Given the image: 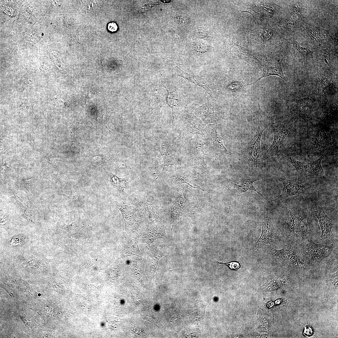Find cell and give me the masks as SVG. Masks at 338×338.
I'll use <instances>...</instances> for the list:
<instances>
[{
  "mask_svg": "<svg viewBox=\"0 0 338 338\" xmlns=\"http://www.w3.org/2000/svg\"><path fill=\"white\" fill-rule=\"evenodd\" d=\"M108 28L110 31L111 32H114L117 30L118 27L116 23L114 22H111L108 24Z\"/></svg>",
  "mask_w": 338,
  "mask_h": 338,
  "instance_id": "cell-40",
  "label": "cell"
},
{
  "mask_svg": "<svg viewBox=\"0 0 338 338\" xmlns=\"http://www.w3.org/2000/svg\"><path fill=\"white\" fill-rule=\"evenodd\" d=\"M335 247L334 243L325 245L316 243L311 238L303 242L300 246L302 257L305 264H318L329 257Z\"/></svg>",
  "mask_w": 338,
  "mask_h": 338,
  "instance_id": "cell-3",
  "label": "cell"
},
{
  "mask_svg": "<svg viewBox=\"0 0 338 338\" xmlns=\"http://www.w3.org/2000/svg\"><path fill=\"white\" fill-rule=\"evenodd\" d=\"M194 48L196 51L202 53L208 51L210 49V47L205 43L202 41H199L195 43Z\"/></svg>",
  "mask_w": 338,
  "mask_h": 338,
  "instance_id": "cell-34",
  "label": "cell"
},
{
  "mask_svg": "<svg viewBox=\"0 0 338 338\" xmlns=\"http://www.w3.org/2000/svg\"><path fill=\"white\" fill-rule=\"evenodd\" d=\"M188 204L187 200L183 195L181 194L177 195L171 209L172 227L188 210L189 207Z\"/></svg>",
  "mask_w": 338,
  "mask_h": 338,
  "instance_id": "cell-22",
  "label": "cell"
},
{
  "mask_svg": "<svg viewBox=\"0 0 338 338\" xmlns=\"http://www.w3.org/2000/svg\"><path fill=\"white\" fill-rule=\"evenodd\" d=\"M174 18L178 23H187L190 21L189 18L185 15L177 16H175Z\"/></svg>",
  "mask_w": 338,
  "mask_h": 338,
  "instance_id": "cell-38",
  "label": "cell"
},
{
  "mask_svg": "<svg viewBox=\"0 0 338 338\" xmlns=\"http://www.w3.org/2000/svg\"><path fill=\"white\" fill-rule=\"evenodd\" d=\"M162 253L160 249L156 247L151 246L148 253L147 261L150 266V271L154 276L159 260L162 256Z\"/></svg>",
  "mask_w": 338,
  "mask_h": 338,
  "instance_id": "cell-28",
  "label": "cell"
},
{
  "mask_svg": "<svg viewBox=\"0 0 338 338\" xmlns=\"http://www.w3.org/2000/svg\"><path fill=\"white\" fill-rule=\"evenodd\" d=\"M264 130V127L260 116L259 124L253 137L241 151L249 170L257 168L261 159L260 141Z\"/></svg>",
  "mask_w": 338,
  "mask_h": 338,
  "instance_id": "cell-5",
  "label": "cell"
},
{
  "mask_svg": "<svg viewBox=\"0 0 338 338\" xmlns=\"http://www.w3.org/2000/svg\"><path fill=\"white\" fill-rule=\"evenodd\" d=\"M228 51L231 54L238 57L258 69L261 68L262 64L255 54L252 51L240 46L232 41L228 45Z\"/></svg>",
  "mask_w": 338,
  "mask_h": 338,
  "instance_id": "cell-12",
  "label": "cell"
},
{
  "mask_svg": "<svg viewBox=\"0 0 338 338\" xmlns=\"http://www.w3.org/2000/svg\"><path fill=\"white\" fill-rule=\"evenodd\" d=\"M215 263L218 264H224L228 266L231 269L237 270L239 268L240 266L239 264L235 261H231L227 263L219 262L218 261H215Z\"/></svg>",
  "mask_w": 338,
  "mask_h": 338,
  "instance_id": "cell-37",
  "label": "cell"
},
{
  "mask_svg": "<svg viewBox=\"0 0 338 338\" xmlns=\"http://www.w3.org/2000/svg\"><path fill=\"white\" fill-rule=\"evenodd\" d=\"M257 181L256 179L239 178L231 179L229 180L231 185L236 190L238 193L246 192L248 190H252L263 197L262 194L257 191L253 185V182Z\"/></svg>",
  "mask_w": 338,
  "mask_h": 338,
  "instance_id": "cell-26",
  "label": "cell"
},
{
  "mask_svg": "<svg viewBox=\"0 0 338 338\" xmlns=\"http://www.w3.org/2000/svg\"><path fill=\"white\" fill-rule=\"evenodd\" d=\"M108 177L110 183L114 188L121 191L126 188L128 182L125 180L120 178L112 173L108 174Z\"/></svg>",
  "mask_w": 338,
  "mask_h": 338,
  "instance_id": "cell-32",
  "label": "cell"
},
{
  "mask_svg": "<svg viewBox=\"0 0 338 338\" xmlns=\"http://www.w3.org/2000/svg\"><path fill=\"white\" fill-rule=\"evenodd\" d=\"M178 115L177 126L181 141L192 138L196 135L203 136L206 124L196 115L192 110L185 108Z\"/></svg>",
  "mask_w": 338,
  "mask_h": 338,
  "instance_id": "cell-2",
  "label": "cell"
},
{
  "mask_svg": "<svg viewBox=\"0 0 338 338\" xmlns=\"http://www.w3.org/2000/svg\"><path fill=\"white\" fill-rule=\"evenodd\" d=\"M206 143L204 138L193 137L182 141L180 146L181 155L190 166L199 169H206L207 166L204 161L205 154L203 148Z\"/></svg>",
  "mask_w": 338,
  "mask_h": 338,
  "instance_id": "cell-1",
  "label": "cell"
},
{
  "mask_svg": "<svg viewBox=\"0 0 338 338\" xmlns=\"http://www.w3.org/2000/svg\"><path fill=\"white\" fill-rule=\"evenodd\" d=\"M157 146L164 161L163 171L165 166L168 167L175 164L177 146L175 143L167 139L158 141Z\"/></svg>",
  "mask_w": 338,
  "mask_h": 338,
  "instance_id": "cell-15",
  "label": "cell"
},
{
  "mask_svg": "<svg viewBox=\"0 0 338 338\" xmlns=\"http://www.w3.org/2000/svg\"><path fill=\"white\" fill-rule=\"evenodd\" d=\"M279 179L283 185L282 193L277 198L270 202L305 194L309 190V185L301 180L297 179L287 180L282 178Z\"/></svg>",
  "mask_w": 338,
  "mask_h": 338,
  "instance_id": "cell-10",
  "label": "cell"
},
{
  "mask_svg": "<svg viewBox=\"0 0 338 338\" xmlns=\"http://www.w3.org/2000/svg\"><path fill=\"white\" fill-rule=\"evenodd\" d=\"M305 37L309 42L317 44L325 43L330 37V31L320 27L308 24L303 25L302 28Z\"/></svg>",
  "mask_w": 338,
  "mask_h": 338,
  "instance_id": "cell-16",
  "label": "cell"
},
{
  "mask_svg": "<svg viewBox=\"0 0 338 338\" xmlns=\"http://www.w3.org/2000/svg\"><path fill=\"white\" fill-rule=\"evenodd\" d=\"M316 85L318 87L321 93L325 96L332 97L337 92L336 83L324 72L320 73Z\"/></svg>",
  "mask_w": 338,
  "mask_h": 338,
  "instance_id": "cell-21",
  "label": "cell"
},
{
  "mask_svg": "<svg viewBox=\"0 0 338 338\" xmlns=\"http://www.w3.org/2000/svg\"><path fill=\"white\" fill-rule=\"evenodd\" d=\"M289 130L283 125H279L274 130V139L265 152L264 157L267 159L278 153L279 148L289 134Z\"/></svg>",
  "mask_w": 338,
  "mask_h": 338,
  "instance_id": "cell-19",
  "label": "cell"
},
{
  "mask_svg": "<svg viewBox=\"0 0 338 338\" xmlns=\"http://www.w3.org/2000/svg\"><path fill=\"white\" fill-rule=\"evenodd\" d=\"M277 155L281 160L284 161L292 169L301 173H309L308 164L298 161L291 157L283 154H277Z\"/></svg>",
  "mask_w": 338,
  "mask_h": 338,
  "instance_id": "cell-27",
  "label": "cell"
},
{
  "mask_svg": "<svg viewBox=\"0 0 338 338\" xmlns=\"http://www.w3.org/2000/svg\"><path fill=\"white\" fill-rule=\"evenodd\" d=\"M238 76H223L219 83L220 90L223 93L228 95L238 94L245 87L248 86Z\"/></svg>",
  "mask_w": 338,
  "mask_h": 338,
  "instance_id": "cell-14",
  "label": "cell"
},
{
  "mask_svg": "<svg viewBox=\"0 0 338 338\" xmlns=\"http://www.w3.org/2000/svg\"><path fill=\"white\" fill-rule=\"evenodd\" d=\"M304 333L306 336H311L313 334V330L310 326H307L305 328Z\"/></svg>",
  "mask_w": 338,
  "mask_h": 338,
  "instance_id": "cell-41",
  "label": "cell"
},
{
  "mask_svg": "<svg viewBox=\"0 0 338 338\" xmlns=\"http://www.w3.org/2000/svg\"><path fill=\"white\" fill-rule=\"evenodd\" d=\"M90 165L92 168L95 169L105 163H109L112 160L111 152L109 151L107 153L90 157Z\"/></svg>",
  "mask_w": 338,
  "mask_h": 338,
  "instance_id": "cell-30",
  "label": "cell"
},
{
  "mask_svg": "<svg viewBox=\"0 0 338 338\" xmlns=\"http://www.w3.org/2000/svg\"><path fill=\"white\" fill-rule=\"evenodd\" d=\"M316 88L308 96L297 99L294 105L287 116V118L292 120L299 118L308 113L316 100Z\"/></svg>",
  "mask_w": 338,
  "mask_h": 338,
  "instance_id": "cell-9",
  "label": "cell"
},
{
  "mask_svg": "<svg viewBox=\"0 0 338 338\" xmlns=\"http://www.w3.org/2000/svg\"><path fill=\"white\" fill-rule=\"evenodd\" d=\"M333 143L332 134L318 129L315 131L312 139L310 150L314 152H324L332 146Z\"/></svg>",
  "mask_w": 338,
  "mask_h": 338,
  "instance_id": "cell-11",
  "label": "cell"
},
{
  "mask_svg": "<svg viewBox=\"0 0 338 338\" xmlns=\"http://www.w3.org/2000/svg\"><path fill=\"white\" fill-rule=\"evenodd\" d=\"M204 139L211 151L216 153L232 155L234 154L228 150L218 131L217 123L206 124L204 130Z\"/></svg>",
  "mask_w": 338,
  "mask_h": 338,
  "instance_id": "cell-7",
  "label": "cell"
},
{
  "mask_svg": "<svg viewBox=\"0 0 338 338\" xmlns=\"http://www.w3.org/2000/svg\"><path fill=\"white\" fill-rule=\"evenodd\" d=\"M176 72L178 75L195 85L202 88L207 93L213 98L212 93L207 85L206 81L200 75H192L186 73L177 67H175Z\"/></svg>",
  "mask_w": 338,
  "mask_h": 338,
  "instance_id": "cell-25",
  "label": "cell"
},
{
  "mask_svg": "<svg viewBox=\"0 0 338 338\" xmlns=\"http://www.w3.org/2000/svg\"><path fill=\"white\" fill-rule=\"evenodd\" d=\"M290 242L282 249H276L271 247L269 251L273 257L284 266L290 268H304L305 264L302 257L300 247Z\"/></svg>",
  "mask_w": 338,
  "mask_h": 338,
  "instance_id": "cell-4",
  "label": "cell"
},
{
  "mask_svg": "<svg viewBox=\"0 0 338 338\" xmlns=\"http://www.w3.org/2000/svg\"><path fill=\"white\" fill-rule=\"evenodd\" d=\"M196 115L206 124L217 123L225 117L226 110L212 102H206L192 110Z\"/></svg>",
  "mask_w": 338,
  "mask_h": 338,
  "instance_id": "cell-6",
  "label": "cell"
},
{
  "mask_svg": "<svg viewBox=\"0 0 338 338\" xmlns=\"http://www.w3.org/2000/svg\"><path fill=\"white\" fill-rule=\"evenodd\" d=\"M273 32L270 28H267L264 31L263 33V38L265 40L270 38L273 35Z\"/></svg>",
  "mask_w": 338,
  "mask_h": 338,
  "instance_id": "cell-39",
  "label": "cell"
},
{
  "mask_svg": "<svg viewBox=\"0 0 338 338\" xmlns=\"http://www.w3.org/2000/svg\"><path fill=\"white\" fill-rule=\"evenodd\" d=\"M323 156H321L317 160L308 164L309 173L318 177H324L325 174L321 165Z\"/></svg>",
  "mask_w": 338,
  "mask_h": 338,
  "instance_id": "cell-29",
  "label": "cell"
},
{
  "mask_svg": "<svg viewBox=\"0 0 338 338\" xmlns=\"http://www.w3.org/2000/svg\"><path fill=\"white\" fill-rule=\"evenodd\" d=\"M296 232L298 238L302 242L311 238L312 235V227L308 218L304 214L296 216Z\"/></svg>",
  "mask_w": 338,
  "mask_h": 338,
  "instance_id": "cell-23",
  "label": "cell"
},
{
  "mask_svg": "<svg viewBox=\"0 0 338 338\" xmlns=\"http://www.w3.org/2000/svg\"><path fill=\"white\" fill-rule=\"evenodd\" d=\"M194 34L200 38L207 39L209 38L207 33L204 29L200 28H197L195 30Z\"/></svg>",
  "mask_w": 338,
  "mask_h": 338,
  "instance_id": "cell-36",
  "label": "cell"
},
{
  "mask_svg": "<svg viewBox=\"0 0 338 338\" xmlns=\"http://www.w3.org/2000/svg\"><path fill=\"white\" fill-rule=\"evenodd\" d=\"M114 203L122 214L126 228L135 220L137 208L132 204L126 202H115Z\"/></svg>",
  "mask_w": 338,
  "mask_h": 338,
  "instance_id": "cell-24",
  "label": "cell"
},
{
  "mask_svg": "<svg viewBox=\"0 0 338 338\" xmlns=\"http://www.w3.org/2000/svg\"><path fill=\"white\" fill-rule=\"evenodd\" d=\"M292 44L294 49L302 58L307 59L312 56L313 52L309 49L301 46L294 40H293Z\"/></svg>",
  "mask_w": 338,
  "mask_h": 338,
  "instance_id": "cell-33",
  "label": "cell"
},
{
  "mask_svg": "<svg viewBox=\"0 0 338 338\" xmlns=\"http://www.w3.org/2000/svg\"><path fill=\"white\" fill-rule=\"evenodd\" d=\"M296 216L292 210H286L283 214L280 222L281 230L283 236L293 242L298 238L295 224Z\"/></svg>",
  "mask_w": 338,
  "mask_h": 338,
  "instance_id": "cell-13",
  "label": "cell"
},
{
  "mask_svg": "<svg viewBox=\"0 0 338 338\" xmlns=\"http://www.w3.org/2000/svg\"><path fill=\"white\" fill-rule=\"evenodd\" d=\"M301 9L297 5H294L291 8L287 21L291 25H294L302 20V13Z\"/></svg>",
  "mask_w": 338,
  "mask_h": 338,
  "instance_id": "cell-31",
  "label": "cell"
},
{
  "mask_svg": "<svg viewBox=\"0 0 338 338\" xmlns=\"http://www.w3.org/2000/svg\"><path fill=\"white\" fill-rule=\"evenodd\" d=\"M313 212L317 218L320 228L321 233L320 238L321 240L328 239L335 243L334 235L332 232V222L325 213L323 209L316 202H314L312 205Z\"/></svg>",
  "mask_w": 338,
  "mask_h": 338,
  "instance_id": "cell-8",
  "label": "cell"
},
{
  "mask_svg": "<svg viewBox=\"0 0 338 338\" xmlns=\"http://www.w3.org/2000/svg\"><path fill=\"white\" fill-rule=\"evenodd\" d=\"M97 2L95 1H87L84 4V8L86 11L92 12L97 8Z\"/></svg>",
  "mask_w": 338,
  "mask_h": 338,
  "instance_id": "cell-35",
  "label": "cell"
},
{
  "mask_svg": "<svg viewBox=\"0 0 338 338\" xmlns=\"http://www.w3.org/2000/svg\"><path fill=\"white\" fill-rule=\"evenodd\" d=\"M282 60L281 58H276L267 60L265 65L262 75L254 82L248 84V85L256 84L263 78L273 75L278 76L284 80L286 81V79L283 73L282 67Z\"/></svg>",
  "mask_w": 338,
  "mask_h": 338,
  "instance_id": "cell-18",
  "label": "cell"
},
{
  "mask_svg": "<svg viewBox=\"0 0 338 338\" xmlns=\"http://www.w3.org/2000/svg\"><path fill=\"white\" fill-rule=\"evenodd\" d=\"M277 238V233L271 219L267 217L262 223V233L254 244V248L257 249L264 245L274 242Z\"/></svg>",
  "mask_w": 338,
  "mask_h": 338,
  "instance_id": "cell-17",
  "label": "cell"
},
{
  "mask_svg": "<svg viewBox=\"0 0 338 338\" xmlns=\"http://www.w3.org/2000/svg\"><path fill=\"white\" fill-rule=\"evenodd\" d=\"M165 233L163 226L160 222L154 220L150 223L146 231L142 235L143 242L150 245L158 238H162Z\"/></svg>",
  "mask_w": 338,
  "mask_h": 338,
  "instance_id": "cell-20",
  "label": "cell"
}]
</instances>
